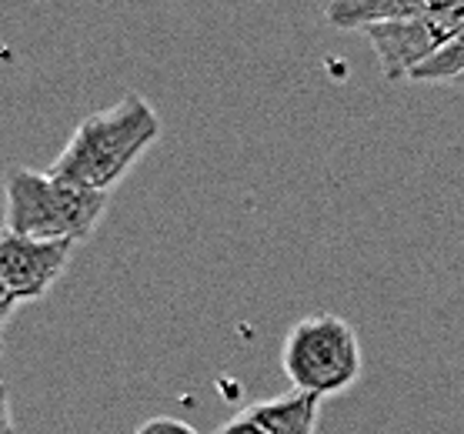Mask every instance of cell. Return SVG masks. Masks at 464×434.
<instances>
[{
	"label": "cell",
	"instance_id": "obj_1",
	"mask_svg": "<svg viewBox=\"0 0 464 434\" xmlns=\"http://www.w3.org/2000/svg\"><path fill=\"white\" fill-rule=\"evenodd\" d=\"M158 138V111L140 94H127L114 107H104L77 124L71 140L53 158L51 174L87 191L107 194Z\"/></svg>",
	"mask_w": 464,
	"mask_h": 434
},
{
	"label": "cell",
	"instance_id": "obj_2",
	"mask_svg": "<svg viewBox=\"0 0 464 434\" xmlns=\"http://www.w3.org/2000/svg\"><path fill=\"white\" fill-rule=\"evenodd\" d=\"M4 227L41 241H84L107 211V194L77 188L51 170L11 168L4 180Z\"/></svg>",
	"mask_w": 464,
	"mask_h": 434
},
{
	"label": "cell",
	"instance_id": "obj_3",
	"mask_svg": "<svg viewBox=\"0 0 464 434\" xmlns=\"http://www.w3.org/2000/svg\"><path fill=\"white\" fill-rule=\"evenodd\" d=\"M281 368H285L291 388L311 398H331L358 384L364 371V351H361L358 331L338 314H311L301 318L287 331L281 348Z\"/></svg>",
	"mask_w": 464,
	"mask_h": 434
},
{
	"label": "cell",
	"instance_id": "obj_4",
	"mask_svg": "<svg viewBox=\"0 0 464 434\" xmlns=\"http://www.w3.org/2000/svg\"><path fill=\"white\" fill-rule=\"evenodd\" d=\"M461 27L464 0H444V4H431L411 21L381 24V27H368L361 34L374 47L381 74L388 81H411L414 71L428 64Z\"/></svg>",
	"mask_w": 464,
	"mask_h": 434
},
{
	"label": "cell",
	"instance_id": "obj_5",
	"mask_svg": "<svg viewBox=\"0 0 464 434\" xmlns=\"http://www.w3.org/2000/svg\"><path fill=\"white\" fill-rule=\"evenodd\" d=\"M71 241H41L0 227V277L17 301H41L71 265Z\"/></svg>",
	"mask_w": 464,
	"mask_h": 434
},
{
	"label": "cell",
	"instance_id": "obj_6",
	"mask_svg": "<svg viewBox=\"0 0 464 434\" xmlns=\"http://www.w3.org/2000/svg\"><path fill=\"white\" fill-rule=\"evenodd\" d=\"M321 398L291 391L271 401H257L224 424L218 434H314Z\"/></svg>",
	"mask_w": 464,
	"mask_h": 434
},
{
	"label": "cell",
	"instance_id": "obj_7",
	"mask_svg": "<svg viewBox=\"0 0 464 434\" xmlns=\"http://www.w3.org/2000/svg\"><path fill=\"white\" fill-rule=\"evenodd\" d=\"M431 4L434 0H334L327 4L324 21L338 31H368L381 24L411 21Z\"/></svg>",
	"mask_w": 464,
	"mask_h": 434
},
{
	"label": "cell",
	"instance_id": "obj_8",
	"mask_svg": "<svg viewBox=\"0 0 464 434\" xmlns=\"http://www.w3.org/2000/svg\"><path fill=\"white\" fill-rule=\"evenodd\" d=\"M411 81H421V84H461L464 81V27L444 43L441 51L434 53L428 64L414 71Z\"/></svg>",
	"mask_w": 464,
	"mask_h": 434
},
{
	"label": "cell",
	"instance_id": "obj_9",
	"mask_svg": "<svg viewBox=\"0 0 464 434\" xmlns=\"http://www.w3.org/2000/svg\"><path fill=\"white\" fill-rule=\"evenodd\" d=\"M134 434H198L190 424L178 421V418H150L144 421Z\"/></svg>",
	"mask_w": 464,
	"mask_h": 434
},
{
	"label": "cell",
	"instance_id": "obj_10",
	"mask_svg": "<svg viewBox=\"0 0 464 434\" xmlns=\"http://www.w3.org/2000/svg\"><path fill=\"white\" fill-rule=\"evenodd\" d=\"M0 434H14L11 398H7V384L4 381H0Z\"/></svg>",
	"mask_w": 464,
	"mask_h": 434
},
{
	"label": "cell",
	"instance_id": "obj_11",
	"mask_svg": "<svg viewBox=\"0 0 464 434\" xmlns=\"http://www.w3.org/2000/svg\"><path fill=\"white\" fill-rule=\"evenodd\" d=\"M21 304V301H17V297H14V291L7 285H4V277H0V324H4V321L11 318L14 314V307Z\"/></svg>",
	"mask_w": 464,
	"mask_h": 434
},
{
	"label": "cell",
	"instance_id": "obj_12",
	"mask_svg": "<svg viewBox=\"0 0 464 434\" xmlns=\"http://www.w3.org/2000/svg\"><path fill=\"white\" fill-rule=\"evenodd\" d=\"M0 351H4V341H0Z\"/></svg>",
	"mask_w": 464,
	"mask_h": 434
},
{
	"label": "cell",
	"instance_id": "obj_13",
	"mask_svg": "<svg viewBox=\"0 0 464 434\" xmlns=\"http://www.w3.org/2000/svg\"><path fill=\"white\" fill-rule=\"evenodd\" d=\"M461 87H464V81H461Z\"/></svg>",
	"mask_w": 464,
	"mask_h": 434
}]
</instances>
